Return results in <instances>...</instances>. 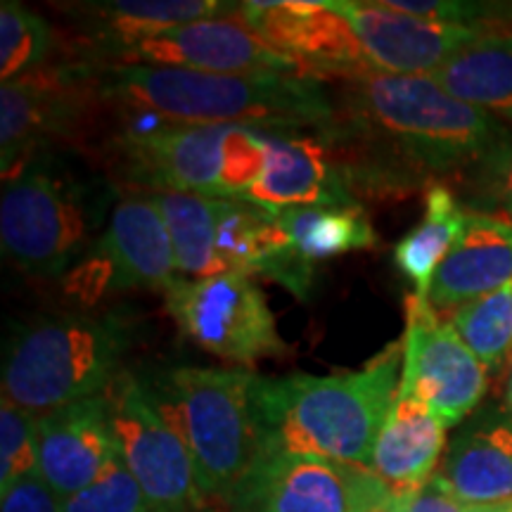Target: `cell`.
Returning <instances> with one entry per match:
<instances>
[{"instance_id": "23", "label": "cell", "mask_w": 512, "mask_h": 512, "mask_svg": "<svg viewBox=\"0 0 512 512\" xmlns=\"http://www.w3.org/2000/svg\"><path fill=\"white\" fill-rule=\"evenodd\" d=\"M432 79L456 100L512 128V29L484 31Z\"/></svg>"}, {"instance_id": "24", "label": "cell", "mask_w": 512, "mask_h": 512, "mask_svg": "<svg viewBox=\"0 0 512 512\" xmlns=\"http://www.w3.org/2000/svg\"><path fill=\"white\" fill-rule=\"evenodd\" d=\"M467 223V207L446 183L427 188L425 211L413 230H408L394 247V264L411 280L413 297H430L434 273L456 245Z\"/></svg>"}, {"instance_id": "16", "label": "cell", "mask_w": 512, "mask_h": 512, "mask_svg": "<svg viewBox=\"0 0 512 512\" xmlns=\"http://www.w3.org/2000/svg\"><path fill=\"white\" fill-rule=\"evenodd\" d=\"M323 3L347 19L370 64L377 72L387 74L432 76L458 50L486 31L406 15L389 8L384 0H323Z\"/></svg>"}, {"instance_id": "34", "label": "cell", "mask_w": 512, "mask_h": 512, "mask_svg": "<svg viewBox=\"0 0 512 512\" xmlns=\"http://www.w3.org/2000/svg\"><path fill=\"white\" fill-rule=\"evenodd\" d=\"M505 411L512 418V354L508 358V370H505Z\"/></svg>"}, {"instance_id": "2", "label": "cell", "mask_w": 512, "mask_h": 512, "mask_svg": "<svg viewBox=\"0 0 512 512\" xmlns=\"http://www.w3.org/2000/svg\"><path fill=\"white\" fill-rule=\"evenodd\" d=\"M102 107L185 126L323 131L328 81L309 74H216L155 64H91Z\"/></svg>"}, {"instance_id": "8", "label": "cell", "mask_w": 512, "mask_h": 512, "mask_svg": "<svg viewBox=\"0 0 512 512\" xmlns=\"http://www.w3.org/2000/svg\"><path fill=\"white\" fill-rule=\"evenodd\" d=\"M162 294L176 328L211 356L252 368L290 351L266 294L252 275L238 271L211 278L178 275Z\"/></svg>"}, {"instance_id": "30", "label": "cell", "mask_w": 512, "mask_h": 512, "mask_svg": "<svg viewBox=\"0 0 512 512\" xmlns=\"http://www.w3.org/2000/svg\"><path fill=\"white\" fill-rule=\"evenodd\" d=\"M38 475V415L0 401V496Z\"/></svg>"}, {"instance_id": "20", "label": "cell", "mask_w": 512, "mask_h": 512, "mask_svg": "<svg viewBox=\"0 0 512 512\" xmlns=\"http://www.w3.org/2000/svg\"><path fill=\"white\" fill-rule=\"evenodd\" d=\"M434 479L467 505L510 501L512 418L508 411H484L460 430Z\"/></svg>"}, {"instance_id": "11", "label": "cell", "mask_w": 512, "mask_h": 512, "mask_svg": "<svg viewBox=\"0 0 512 512\" xmlns=\"http://www.w3.org/2000/svg\"><path fill=\"white\" fill-rule=\"evenodd\" d=\"M69 275V292L81 302L126 290L164 292L174 283V245L150 192H121L98 242Z\"/></svg>"}, {"instance_id": "21", "label": "cell", "mask_w": 512, "mask_h": 512, "mask_svg": "<svg viewBox=\"0 0 512 512\" xmlns=\"http://www.w3.org/2000/svg\"><path fill=\"white\" fill-rule=\"evenodd\" d=\"M72 19L79 48L76 57L117 43L143 38L157 31L200 22V19L238 15L240 3L223 0H95V3L60 5Z\"/></svg>"}, {"instance_id": "25", "label": "cell", "mask_w": 512, "mask_h": 512, "mask_svg": "<svg viewBox=\"0 0 512 512\" xmlns=\"http://www.w3.org/2000/svg\"><path fill=\"white\" fill-rule=\"evenodd\" d=\"M150 195L169 228L178 275L211 278L226 273L216 252L219 197L183 195V192H150Z\"/></svg>"}, {"instance_id": "33", "label": "cell", "mask_w": 512, "mask_h": 512, "mask_svg": "<svg viewBox=\"0 0 512 512\" xmlns=\"http://www.w3.org/2000/svg\"><path fill=\"white\" fill-rule=\"evenodd\" d=\"M396 512H477V505H467L451 496L437 479H432L418 494L401 498L394 505Z\"/></svg>"}, {"instance_id": "22", "label": "cell", "mask_w": 512, "mask_h": 512, "mask_svg": "<svg viewBox=\"0 0 512 512\" xmlns=\"http://www.w3.org/2000/svg\"><path fill=\"white\" fill-rule=\"evenodd\" d=\"M446 430L425 403L399 394L375 441L368 470L396 501L418 494L437 475L446 451Z\"/></svg>"}, {"instance_id": "9", "label": "cell", "mask_w": 512, "mask_h": 512, "mask_svg": "<svg viewBox=\"0 0 512 512\" xmlns=\"http://www.w3.org/2000/svg\"><path fill=\"white\" fill-rule=\"evenodd\" d=\"M117 453L155 512H207L188 446L166 422L143 377L121 370L105 392Z\"/></svg>"}, {"instance_id": "5", "label": "cell", "mask_w": 512, "mask_h": 512, "mask_svg": "<svg viewBox=\"0 0 512 512\" xmlns=\"http://www.w3.org/2000/svg\"><path fill=\"white\" fill-rule=\"evenodd\" d=\"M140 323L126 311H69L19 325L3 351V396L46 415L107 392Z\"/></svg>"}, {"instance_id": "14", "label": "cell", "mask_w": 512, "mask_h": 512, "mask_svg": "<svg viewBox=\"0 0 512 512\" xmlns=\"http://www.w3.org/2000/svg\"><path fill=\"white\" fill-rule=\"evenodd\" d=\"M396 501L368 467L311 456H268L249 472L228 512H370Z\"/></svg>"}, {"instance_id": "35", "label": "cell", "mask_w": 512, "mask_h": 512, "mask_svg": "<svg viewBox=\"0 0 512 512\" xmlns=\"http://www.w3.org/2000/svg\"><path fill=\"white\" fill-rule=\"evenodd\" d=\"M394 505H396V501L387 503V505H380V508H375V510H370V512H396Z\"/></svg>"}, {"instance_id": "31", "label": "cell", "mask_w": 512, "mask_h": 512, "mask_svg": "<svg viewBox=\"0 0 512 512\" xmlns=\"http://www.w3.org/2000/svg\"><path fill=\"white\" fill-rule=\"evenodd\" d=\"M60 512H155L117 453L79 494L62 501Z\"/></svg>"}, {"instance_id": "26", "label": "cell", "mask_w": 512, "mask_h": 512, "mask_svg": "<svg viewBox=\"0 0 512 512\" xmlns=\"http://www.w3.org/2000/svg\"><path fill=\"white\" fill-rule=\"evenodd\" d=\"M275 216L294 249L313 266L358 249L377 247V233L363 207L292 209Z\"/></svg>"}, {"instance_id": "19", "label": "cell", "mask_w": 512, "mask_h": 512, "mask_svg": "<svg viewBox=\"0 0 512 512\" xmlns=\"http://www.w3.org/2000/svg\"><path fill=\"white\" fill-rule=\"evenodd\" d=\"M512 280V221L467 209L465 230L434 273L427 302L434 311L460 306L501 290Z\"/></svg>"}, {"instance_id": "4", "label": "cell", "mask_w": 512, "mask_h": 512, "mask_svg": "<svg viewBox=\"0 0 512 512\" xmlns=\"http://www.w3.org/2000/svg\"><path fill=\"white\" fill-rule=\"evenodd\" d=\"M119 188L57 147L31 155L3 185L0 245L31 278L69 275L110 221Z\"/></svg>"}, {"instance_id": "15", "label": "cell", "mask_w": 512, "mask_h": 512, "mask_svg": "<svg viewBox=\"0 0 512 512\" xmlns=\"http://www.w3.org/2000/svg\"><path fill=\"white\" fill-rule=\"evenodd\" d=\"M238 15L261 41L316 79H347L375 69L347 19L323 0H249L240 3Z\"/></svg>"}, {"instance_id": "1", "label": "cell", "mask_w": 512, "mask_h": 512, "mask_svg": "<svg viewBox=\"0 0 512 512\" xmlns=\"http://www.w3.org/2000/svg\"><path fill=\"white\" fill-rule=\"evenodd\" d=\"M330 124L318 131L356 197H403L467 174L510 126L448 95L432 76L368 72L328 81Z\"/></svg>"}, {"instance_id": "36", "label": "cell", "mask_w": 512, "mask_h": 512, "mask_svg": "<svg viewBox=\"0 0 512 512\" xmlns=\"http://www.w3.org/2000/svg\"><path fill=\"white\" fill-rule=\"evenodd\" d=\"M508 512H512V498H510V508H508Z\"/></svg>"}, {"instance_id": "27", "label": "cell", "mask_w": 512, "mask_h": 512, "mask_svg": "<svg viewBox=\"0 0 512 512\" xmlns=\"http://www.w3.org/2000/svg\"><path fill=\"white\" fill-rule=\"evenodd\" d=\"M451 325L484 368L496 373L512 354V280L453 311Z\"/></svg>"}, {"instance_id": "13", "label": "cell", "mask_w": 512, "mask_h": 512, "mask_svg": "<svg viewBox=\"0 0 512 512\" xmlns=\"http://www.w3.org/2000/svg\"><path fill=\"white\" fill-rule=\"evenodd\" d=\"M76 60L88 64H155L216 74H306L292 57L261 41L240 15L181 24L100 48Z\"/></svg>"}, {"instance_id": "18", "label": "cell", "mask_w": 512, "mask_h": 512, "mask_svg": "<svg viewBox=\"0 0 512 512\" xmlns=\"http://www.w3.org/2000/svg\"><path fill=\"white\" fill-rule=\"evenodd\" d=\"M114 456L105 394L38 415V475L60 501L86 489Z\"/></svg>"}, {"instance_id": "3", "label": "cell", "mask_w": 512, "mask_h": 512, "mask_svg": "<svg viewBox=\"0 0 512 512\" xmlns=\"http://www.w3.org/2000/svg\"><path fill=\"white\" fill-rule=\"evenodd\" d=\"M401 368L403 344L394 342L354 373L256 375L264 458L287 453L370 467L375 441L399 396Z\"/></svg>"}, {"instance_id": "6", "label": "cell", "mask_w": 512, "mask_h": 512, "mask_svg": "<svg viewBox=\"0 0 512 512\" xmlns=\"http://www.w3.org/2000/svg\"><path fill=\"white\" fill-rule=\"evenodd\" d=\"M143 382L188 446L202 491L226 508L264 458L254 406L256 375L245 368L174 366L145 375Z\"/></svg>"}, {"instance_id": "12", "label": "cell", "mask_w": 512, "mask_h": 512, "mask_svg": "<svg viewBox=\"0 0 512 512\" xmlns=\"http://www.w3.org/2000/svg\"><path fill=\"white\" fill-rule=\"evenodd\" d=\"M399 394L425 403L446 427H456L477 411L489 370L460 339L451 320H441L430 302L406 299V335Z\"/></svg>"}, {"instance_id": "32", "label": "cell", "mask_w": 512, "mask_h": 512, "mask_svg": "<svg viewBox=\"0 0 512 512\" xmlns=\"http://www.w3.org/2000/svg\"><path fill=\"white\" fill-rule=\"evenodd\" d=\"M0 498V512H60L62 508V501L41 475L27 477Z\"/></svg>"}, {"instance_id": "28", "label": "cell", "mask_w": 512, "mask_h": 512, "mask_svg": "<svg viewBox=\"0 0 512 512\" xmlns=\"http://www.w3.org/2000/svg\"><path fill=\"white\" fill-rule=\"evenodd\" d=\"M55 31L48 19L15 0L0 5V79L15 81L50 64Z\"/></svg>"}, {"instance_id": "17", "label": "cell", "mask_w": 512, "mask_h": 512, "mask_svg": "<svg viewBox=\"0 0 512 512\" xmlns=\"http://www.w3.org/2000/svg\"><path fill=\"white\" fill-rule=\"evenodd\" d=\"M266 169L242 200L283 214L292 209L361 207L328 140L318 131H261Z\"/></svg>"}, {"instance_id": "29", "label": "cell", "mask_w": 512, "mask_h": 512, "mask_svg": "<svg viewBox=\"0 0 512 512\" xmlns=\"http://www.w3.org/2000/svg\"><path fill=\"white\" fill-rule=\"evenodd\" d=\"M458 188L467 209L512 221V128L489 155L458 178Z\"/></svg>"}, {"instance_id": "7", "label": "cell", "mask_w": 512, "mask_h": 512, "mask_svg": "<svg viewBox=\"0 0 512 512\" xmlns=\"http://www.w3.org/2000/svg\"><path fill=\"white\" fill-rule=\"evenodd\" d=\"M102 145L107 174L124 192H183L223 197V150L230 126H185L119 114Z\"/></svg>"}, {"instance_id": "10", "label": "cell", "mask_w": 512, "mask_h": 512, "mask_svg": "<svg viewBox=\"0 0 512 512\" xmlns=\"http://www.w3.org/2000/svg\"><path fill=\"white\" fill-rule=\"evenodd\" d=\"M102 107L88 62L46 64L0 86V166L3 181L34 152L86 131Z\"/></svg>"}]
</instances>
